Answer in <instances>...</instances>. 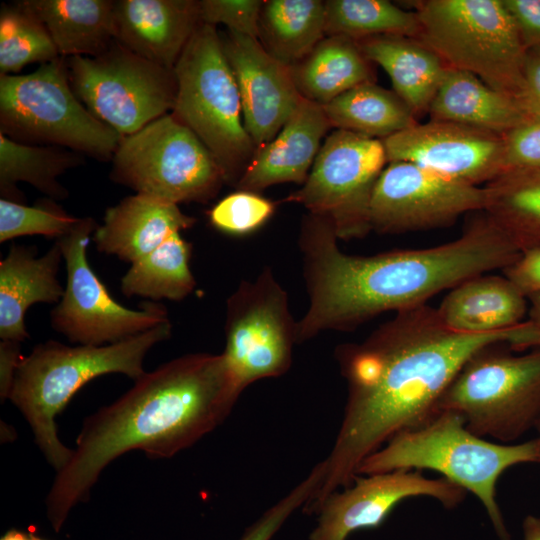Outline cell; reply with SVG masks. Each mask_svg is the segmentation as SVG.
Returning <instances> with one entry per match:
<instances>
[{"label":"cell","instance_id":"cell-1","mask_svg":"<svg viewBox=\"0 0 540 540\" xmlns=\"http://www.w3.org/2000/svg\"><path fill=\"white\" fill-rule=\"evenodd\" d=\"M495 344L532 349L536 332L526 320L494 333H460L424 304L396 312L364 341L340 346L337 360L347 383L343 419L323 460L321 487L303 511L314 513L328 495L353 482L365 458L429 419L464 363Z\"/></svg>","mask_w":540,"mask_h":540},{"label":"cell","instance_id":"cell-2","mask_svg":"<svg viewBox=\"0 0 540 540\" xmlns=\"http://www.w3.org/2000/svg\"><path fill=\"white\" fill-rule=\"evenodd\" d=\"M338 239L328 217L309 212L303 217L298 244L309 305L296 324L297 343L427 304L469 278L504 270L521 253L485 211L458 238L434 247L355 256L343 252Z\"/></svg>","mask_w":540,"mask_h":540},{"label":"cell","instance_id":"cell-3","mask_svg":"<svg viewBox=\"0 0 540 540\" xmlns=\"http://www.w3.org/2000/svg\"><path fill=\"white\" fill-rule=\"evenodd\" d=\"M134 381L85 418L71 457L57 471L45 500L55 532L113 460L132 450L154 459L174 456L221 425L241 394L222 353L186 354Z\"/></svg>","mask_w":540,"mask_h":540},{"label":"cell","instance_id":"cell-4","mask_svg":"<svg viewBox=\"0 0 540 540\" xmlns=\"http://www.w3.org/2000/svg\"><path fill=\"white\" fill-rule=\"evenodd\" d=\"M171 334L168 319L117 343L67 346L48 340L22 357L8 399L23 414L37 446L56 472L73 452L57 435L56 416L79 389L99 376L120 373L133 380L141 377L147 353Z\"/></svg>","mask_w":540,"mask_h":540},{"label":"cell","instance_id":"cell-5","mask_svg":"<svg viewBox=\"0 0 540 540\" xmlns=\"http://www.w3.org/2000/svg\"><path fill=\"white\" fill-rule=\"evenodd\" d=\"M539 461L537 438L516 444L493 442L472 433L458 413L438 410L365 458L357 475L436 471L472 493L483 505L499 540H511L497 501L498 480L510 467Z\"/></svg>","mask_w":540,"mask_h":540},{"label":"cell","instance_id":"cell-6","mask_svg":"<svg viewBox=\"0 0 540 540\" xmlns=\"http://www.w3.org/2000/svg\"><path fill=\"white\" fill-rule=\"evenodd\" d=\"M414 7L416 39L449 68L469 72L537 112L524 82L526 49L502 0H424Z\"/></svg>","mask_w":540,"mask_h":540},{"label":"cell","instance_id":"cell-7","mask_svg":"<svg viewBox=\"0 0 540 540\" xmlns=\"http://www.w3.org/2000/svg\"><path fill=\"white\" fill-rule=\"evenodd\" d=\"M174 73L177 92L171 113L212 153L226 184L236 187L257 148L242 121L238 86L215 26L199 24Z\"/></svg>","mask_w":540,"mask_h":540},{"label":"cell","instance_id":"cell-8","mask_svg":"<svg viewBox=\"0 0 540 540\" xmlns=\"http://www.w3.org/2000/svg\"><path fill=\"white\" fill-rule=\"evenodd\" d=\"M0 133L20 143L63 147L99 161L112 160L123 138L77 98L64 57L28 74L0 75Z\"/></svg>","mask_w":540,"mask_h":540},{"label":"cell","instance_id":"cell-9","mask_svg":"<svg viewBox=\"0 0 540 540\" xmlns=\"http://www.w3.org/2000/svg\"><path fill=\"white\" fill-rule=\"evenodd\" d=\"M499 345L482 348L464 363L437 411L456 412L477 436L510 444L540 419V347L515 355Z\"/></svg>","mask_w":540,"mask_h":540},{"label":"cell","instance_id":"cell-10","mask_svg":"<svg viewBox=\"0 0 540 540\" xmlns=\"http://www.w3.org/2000/svg\"><path fill=\"white\" fill-rule=\"evenodd\" d=\"M111 161L112 181L175 204L205 203L226 184L212 153L172 113L124 136Z\"/></svg>","mask_w":540,"mask_h":540},{"label":"cell","instance_id":"cell-11","mask_svg":"<svg viewBox=\"0 0 540 540\" xmlns=\"http://www.w3.org/2000/svg\"><path fill=\"white\" fill-rule=\"evenodd\" d=\"M70 85L99 121L122 137L172 112L173 70L133 53L117 41L95 57L66 58Z\"/></svg>","mask_w":540,"mask_h":540},{"label":"cell","instance_id":"cell-12","mask_svg":"<svg viewBox=\"0 0 540 540\" xmlns=\"http://www.w3.org/2000/svg\"><path fill=\"white\" fill-rule=\"evenodd\" d=\"M98 224L80 217L65 236L55 240L63 254L66 284L60 301L50 313L51 327L78 345L113 344L143 333L168 320L166 307L145 302L138 310L115 300L87 259V248Z\"/></svg>","mask_w":540,"mask_h":540},{"label":"cell","instance_id":"cell-13","mask_svg":"<svg viewBox=\"0 0 540 540\" xmlns=\"http://www.w3.org/2000/svg\"><path fill=\"white\" fill-rule=\"evenodd\" d=\"M297 321L288 295L270 268L242 281L226 306L222 353L232 381L242 393L250 384L285 374L292 363Z\"/></svg>","mask_w":540,"mask_h":540},{"label":"cell","instance_id":"cell-14","mask_svg":"<svg viewBox=\"0 0 540 540\" xmlns=\"http://www.w3.org/2000/svg\"><path fill=\"white\" fill-rule=\"evenodd\" d=\"M387 164L382 140L335 129L326 136L305 183L286 201L328 217L339 239L365 237L372 231V194Z\"/></svg>","mask_w":540,"mask_h":540},{"label":"cell","instance_id":"cell-15","mask_svg":"<svg viewBox=\"0 0 540 540\" xmlns=\"http://www.w3.org/2000/svg\"><path fill=\"white\" fill-rule=\"evenodd\" d=\"M484 187L459 182L410 162H389L370 203L371 230L401 234L448 227L484 211Z\"/></svg>","mask_w":540,"mask_h":540},{"label":"cell","instance_id":"cell-16","mask_svg":"<svg viewBox=\"0 0 540 540\" xmlns=\"http://www.w3.org/2000/svg\"><path fill=\"white\" fill-rule=\"evenodd\" d=\"M467 491L445 479H431L417 470L357 475L353 482L328 495L315 510L317 525L309 540H346L354 531L377 528L402 501L428 497L451 509Z\"/></svg>","mask_w":540,"mask_h":540},{"label":"cell","instance_id":"cell-17","mask_svg":"<svg viewBox=\"0 0 540 540\" xmlns=\"http://www.w3.org/2000/svg\"><path fill=\"white\" fill-rule=\"evenodd\" d=\"M382 142L388 163L410 162L475 186L505 171L502 135L456 122L430 119Z\"/></svg>","mask_w":540,"mask_h":540},{"label":"cell","instance_id":"cell-18","mask_svg":"<svg viewBox=\"0 0 540 540\" xmlns=\"http://www.w3.org/2000/svg\"><path fill=\"white\" fill-rule=\"evenodd\" d=\"M219 34L238 86L245 129L258 149L276 137L302 97L291 69L257 38L229 30Z\"/></svg>","mask_w":540,"mask_h":540},{"label":"cell","instance_id":"cell-19","mask_svg":"<svg viewBox=\"0 0 540 540\" xmlns=\"http://www.w3.org/2000/svg\"><path fill=\"white\" fill-rule=\"evenodd\" d=\"M200 23L199 1H114L115 41L169 70L174 69Z\"/></svg>","mask_w":540,"mask_h":540},{"label":"cell","instance_id":"cell-20","mask_svg":"<svg viewBox=\"0 0 540 540\" xmlns=\"http://www.w3.org/2000/svg\"><path fill=\"white\" fill-rule=\"evenodd\" d=\"M330 128L323 107L301 98L276 137L256 150L236 188L259 193L280 183L303 185Z\"/></svg>","mask_w":540,"mask_h":540},{"label":"cell","instance_id":"cell-21","mask_svg":"<svg viewBox=\"0 0 540 540\" xmlns=\"http://www.w3.org/2000/svg\"><path fill=\"white\" fill-rule=\"evenodd\" d=\"M195 223L178 204L136 193L106 210L93 241L100 253L132 264Z\"/></svg>","mask_w":540,"mask_h":540},{"label":"cell","instance_id":"cell-22","mask_svg":"<svg viewBox=\"0 0 540 540\" xmlns=\"http://www.w3.org/2000/svg\"><path fill=\"white\" fill-rule=\"evenodd\" d=\"M34 246L12 244L0 262V338L24 342L29 338L26 311L37 303H58L64 287L57 274L63 254L57 241L37 257Z\"/></svg>","mask_w":540,"mask_h":540},{"label":"cell","instance_id":"cell-23","mask_svg":"<svg viewBox=\"0 0 540 540\" xmlns=\"http://www.w3.org/2000/svg\"><path fill=\"white\" fill-rule=\"evenodd\" d=\"M527 301L507 277L485 273L450 289L436 311L443 325L453 331L488 334L522 323Z\"/></svg>","mask_w":540,"mask_h":540},{"label":"cell","instance_id":"cell-24","mask_svg":"<svg viewBox=\"0 0 540 540\" xmlns=\"http://www.w3.org/2000/svg\"><path fill=\"white\" fill-rule=\"evenodd\" d=\"M536 113L477 76L449 67L428 111L433 120L456 122L499 135Z\"/></svg>","mask_w":540,"mask_h":540},{"label":"cell","instance_id":"cell-25","mask_svg":"<svg viewBox=\"0 0 540 540\" xmlns=\"http://www.w3.org/2000/svg\"><path fill=\"white\" fill-rule=\"evenodd\" d=\"M365 57L388 74L393 91L417 118L428 113L448 66L415 38L380 35L356 40Z\"/></svg>","mask_w":540,"mask_h":540},{"label":"cell","instance_id":"cell-26","mask_svg":"<svg viewBox=\"0 0 540 540\" xmlns=\"http://www.w3.org/2000/svg\"><path fill=\"white\" fill-rule=\"evenodd\" d=\"M41 19L61 57H95L113 43L112 0H24Z\"/></svg>","mask_w":540,"mask_h":540},{"label":"cell","instance_id":"cell-27","mask_svg":"<svg viewBox=\"0 0 540 540\" xmlns=\"http://www.w3.org/2000/svg\"><path fill=\"white\" fill-rule=\"evenodd\" d=\"M371 63L356 40L330 35L290 69L299 95L323 106L357 85L374 82Z\"/></svg>","mask_w":540,"mask_h":540},{"label":"cell","instance_id":"cell-28","mask_svg":"<svg viewBox=\"0 0 540 540\" xmlns=\"http://www.w3.org/2000/svg\"><path fill=\"white\" fill-rule=\"evenodd\" d=\"M82 156L63 147L20 143L0 133L1 199L25 204V195L17 186L19 182L31 185L53 200L68 198L69 192L59 177L82 165Z\"/></svg>","mask_w":540,"mask_h":540},{"label":"cell","instance_id":"cell-29","mask_svg":"<svg viewBox=\"0 0 540 540\" xmlns=\"http://www.w3.org/2000/svg\"><path fill=\"white\" fill-rule=\"evenodd\" d=\"M325 1L267 0L259 17L258 40L283 65L291 68L325 37Z\"/></svg>","mask_w":540,"mask_h":540},{"label":"cell","instance_id":"cell-30","mask_svg":"<svg viewBox=\"0 0 540 540\" xmlns=\"http://www.w3.org/2000/svg\"><path fill=\"white\" fill-rule=\"evenodd\" d=\"M322 107L331 128L379 140L418 123L394 91L374 82L357 85Z\"/></svg>","mask_w":540,"mask_h":540},{"label":"cell","instance_id":"cell-31","mask_svg":"<svg viewBox=\"0 0 540 540\" xmlns=\"http://www.w3.org/2000/svg\"><path fill=\"white\" fill-rule=\"evenodd\" d=\"M488 213L520 252L540 246V169H511L484 186Z\"/></svg>","mask_w":540,"mask_h":540},{"label":"cell","instance_id":"cell-32","mask_svg":"<svg viewBox=\"0 0 540 540\" xmlns=\"http://www.w3.org/2000/svg\"><path fill=\"white\" fill-rule=\"evenodd\" d=\"M191 244L176 233L148 255L131 264L121 278L126 297L181 301L196 281L190 269Z\"/></svg>","mask_w":540,"mask_h":540},{"label":"cell","instance_id":"cell-33","mask_svg":"<svg viewBox=\"0 0 540 540\" xmlns=\"http://www.w3.org/2000/svg\"><path fill=\"white\" fill-rule=\"evenodd\" d=\"M420 21L415 11H406L387 0L325 1V35L360 40L394 35L417 38Z\"/></svg>","mask_w":540,"mask_h":540},{"label":"cell","instance_id":"cell-34","mask_svg":"<svg viewBox=\"0 0 540 540\" xmlns=\"http://www.w3.org/2000/svg\"><path fill=\"white\" fill-rule=\"evenodd\" d=\"M61 57L41 19L23 1L0 9V75H14L26 65Z\"/></svg>","mask_w":540,"mask_h":540},{"label":"cell","instance_id":"cell-35","mask_svg":"<svg viewBox=\"0 0 540 540\" xmlns=\"http://www.w3.org/2000/svg\"><path fill=\"white\" fill-rule=\"evenodd\" d=\"M79 219L48 197L31 206L0 199V242L29 235L57 240L69 233Z\"/></svg>","mask_w":540,"mask_h":540},{"label":"cell","instance_id":"cell-36","mask_svg":"<svg viewBox=\"0 0 540 540\" xmlns=\"http://www.w3.org/2000/svg\"><path fill=\"white\" fill-rule=\"evenodd\" d=\"M274 208L271 201L258 193L238 190L221 199L209 211V220L222 232L243 235L262 226Z\"/></svg>","mask_w":540,"mask_h":540},{"label":"cell","instance_id":"cell-37","mask_svg":"<svg viewBox=\"0 0 540 540\" xmlns=\"http://www.w3.org/2000/svg\"><path fill=\"white\" fill-rule=\"evenodd\" d=\"M324 464L317 463L310 473L280 500L268 508L238 540H271L288 518L316 495L324 479Z\"/></svg>","mask_w":540,"mask_h":540},{"label":"cell","instance_id":"cell-38","mask_svg":"<svg viewBox=\"0 0 540 540\" xmlns=\"http://www.w3.org/2000/svg\"><path fill=\"white\" fill-rule=\"evenodd\" d=\"M200 20L204 24H222L235 33L258 39L262 0H201Z\"/></svg>","mask_w":540,"mask_h":540},{"label":"cell","instance_id":"cell-39","mask_svg":"<svg viewBox=\"0 0 540 540\" xmlns=\"http://www.w3.org/2000/svg\"><path fill=\"white\" fill-rule=\"evenodd\" d=\"M505 171L540 169V114H532L502 135Z\"/></svg>","mask_w":540,"mask_h":540},{"label":"cell","instance_id":"cell-40","mask_svg":"<svg viewBox=\"0 0 540 540\" xmlns=\"http://www.w3.org/2000/svg\"><path fill=\"white\" fill-rule=\"evenodd\" d=\"M525 49L540 46V0H502Z\"/></svg>","mask_w":540,"mask_h":540},{"label":"cell","instance_id":"cell-41","mask_svg":"<svg viewBox=\"0 0 540 540\" xmlns=\"http://www.w3.org/2000/svg\"><path fill=\"white\" fill-rule=\"evenodd\" d=\"M503 272L526 297L540 293V246L521 252Z\"/></svg>","mask_w":540,"mask_h":540},{"label":"cell","instance_id":"cell-42","mask_svg":"<svg viewBox=\"0 0 540 540\" xmlns=\"http://www.w3.org/2000/svg\"><path fill=\"white\" fill-rule=\"evenodd\" d=\"M21 343L16 341H0V395L8 399L14 377L22 359Z\"/></svg>","mask_w":540,"mask_h":540},{"label":"cell","instance_id":"cell-43","mask_svg":"<svg viewBox=\"0 0 540 540\" xmlns=\"http://www.w3.org/2000/svg\"><path fill=\"white\" fill-rule=\"evenodd\" d=\"M523 76L529 99L534 109L540 113V46L526 50Z\"/></svg>","mask_w":540,"mask_h":540},{"label":"cell","instance_id":"cell-44","mask_svg":"<svg viewBox=\"0 0 540 540\" xmlns=\"http://www.w3.org/2000/svg\"><path fill=\"white\" fill-rule=\"evenodd\" d=\"M522 540H540V517L527 515L522 524Z\"/></svg>","mask_w":540,"mask_h":540},{"label":"cell","instance_id":"cell-45","mask_svg":"<svg viewBox=\"0 0 540 540\" xmlns=\"http://www.w3.org/2000/svg\"><path fill=\"white\" fill-rule=\"evenodd\" d=\"M529 300L528 316L529 320L540 331V293L532 294L527 297Z\"/></svg>","mask_w":540,"mask_h":540},{"label":"cell","instance_id":"cell-46","mask_svg":"<svg viewBox=\"0 0 540 540\" xmlns=\"http://www.w3.org/2000/svg\"><path fill=\"white\" fill-rule=\"evenodd\" d=\"M0 540H31V533H26L17 529L8 530Z\"/></svg>","mask_w":540,"mask_h":540},{"label":"cell","instance_id":"cell-47","mask_svg":"<svg viewBox=\"0 0 540 540\" xmlns=\"http://www.w3.org/2000/svg\"><path fill=\"white\" fill-rule=\"evenodd\" d=\"M535 430L537 431V434H538V436L536 438L538 439L539 446H540V419H539L538 423L536 424ZM539 465H540V461H539Z\"/></svg>","mask_w":540,"mask_h":540},{"label":"cell","instance_id":"cell-48","mask_svg":"<svg viewBox=\"0 0 540 540\" xmlns=\"http://www.w3.org/2000/svg\"><path fill=\"white\" fill-rule=\"evenodd\" d=\"M31 540H46V539H43L35 534H31Z\"/></svg>","mask_w":540,"mask_h":540}]
</instances>
